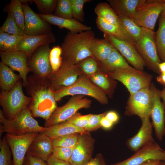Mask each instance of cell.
I'll return each mask as SVG.
<instances>
[{"instance_id": "44", "label": "cell", "mask_w": 165, "mask_h": 165, "mask_svg": "<svg viewBox=\"0 0 165 165\" xmlns=\"http://www.w3.org/2000/svg\"><path fill=\"white\" fill-rule=\"evenodd\" d=\"M73 148L57 147L53 148L52 155L55 158L69 162Z\"/></svg>"}, {"instance_id": "41", "label": "cell", "mask_w": 165, "mask_h": 165, "mask_svg": "<svg viewBox=\"0 0 165 165\" xmlns=\"http://www.w3.org/2000/svg\"><path fill=\"white\" fill-rule=\"evenodd\" d=\"M73 18L79 22L84 20L83 7L86 3L90 0H70Z\"/></svg>"}, {"instance_id": "23", "label": "cell", "mask_w": 165, "mask_h": 165, "mask_svg": "<svg viewBox=\"0 0 165 165\" xmlns=\"http://www.w3.org/2000/svg\"><path fill=\"white\" fill-rule=\"evenodd\" d=\"M43 20L49 24L65 28L73 33H78L92 30V28L85 25L73 18H66L57 16L53 14L38 13Z\"/></svg>"}, {"instance_id": "58", "label": "cell", "mask_w": 165, "mask_h": 165, "mask_svg": "<svg viewBox=\"0 0 165 165\" xmlns=\"http://www.w3.org/2000/svg\"><path fill=\"white\" fill-rule=\"evenodd\" d=\"M160 165H165V161H161Z\"/></svg>"}, {"instance_id": "16", "label": "cell", "mask_w": 165, "mask_h": 165, "mask_svg": "<svg viewBox=\"0 0 165 165\" xmlns=\"http://www.w3.org/2000/svg\"><path fill=\"white\" fill-rule=\"evenodd\" d=\"M95 139L89 132L80 134L69 162L72 165H85L93 158Z\"/></svg>"}, {"instance_id": "1", "label": "cell", "mask_w": 165, "mask_h": 165, "mask_svg": "<svg viewBox=\"0 0 165 165\" xmlns=\"http://www.w3.org/2000/svg\"><path fill=\"white\" fill-rule=\"evenodd\" d=\"M27 82L25 87L31 97L28 107L32 116L47 120L57 107L48 79L34 75L27 78Z\"/></svg>"}, {"instance_id": "28", "label": "cell", "mask_w": 165, "mask_h": 165, "mask_svg": "<svg viewBox=\"0 0 165 165\" xmlns=\"http://www.w3.org/2000/svg\"><path fill=\"white\" fill-rule=\"evenodd\" d=\"M96 23L97 28L104 34L112 35L119 39L128 42L134 46L135 43L129 36L118 27L98 17L96 18Z\"/></svg>"}, {"instance_id": "56", "label": "cell", "mask_w": 165, "mask_h": 165, "mask_svg": "<svg viewBox=\"0 0 165 165\" xmlns=\"http://www.w3.org/2000/svg\"><path fill=\"white\" fill-rule=\"evenodd\" d=\"M160 96L161 99H162L163 102L165 106V86H164L162 90H160Z\"/></svg>"}, {"instance_id": "51", "label": "cell", "mask_w": 165, "mask_h": 165, "mask_svg": "<svg viewBox=\"0 0 165 165\" xmlns=\"http://www.w3.org/2000/svg\"><path fill=\"white\" fill-rule=\"evenodd\" d=\"M114 123L107 119L105 116L101 119V127L105 129H109L112 127Z\"/></svg>"}, {"instance_id": "31", "label": "cell", "mask_w": 165, "mask_h": 165, "mask_svg": "<svg viewBox=\"0 0 165 165\" xmlns=\"http://www.w3.org/2000/svg\"><path fill=\"white\" fill-rule=\"evenodd\" d=\"M155 38L159 57L162 62L165 61V19L160 16L158 27L155 32Z\"/></svg>"}, {"instance_id": "26", "label": "cell", "mask_w": 165, "mask_h": 165, "mask_svg": "<svg viewBox=\"0 0 165 165\" xmlns=\"http://www.w3.org/2000/svg\"><path fill=\"white\" fill-rule=\"evenodd\" d=\"M114 48L113 45L105 39L95 38L92 43L90 50L93 57L102 62L108 58Z\"/></svg>"}, {"instance_id": "20", "label": "cell", "mask_w": 165, "mask_h": 165, "mask_svg": "<svg viewBox=\"0 0 165 165\" xmlns=\"http://www.w3.org/2000/svg\"><path fill=\"white\" fill-rule=\"evenodd\" d=\"M141 122L137 133L126 142L127 147L133 152H136L146 145L155 142L152 136L153 126L150 118L141 120Z\"/></svg>"}, {"instance_id": "12", "label": "cell", "mask_w": 165, "mask_h": 165, "mask_svg": "<svg viewBox=\"0 0 165 165\" xmlns=\"http://www.w3.org/2000/svg\"><path fill=\"white\" fill-rule=\"evenodd\" d=\"M28 0H22L24 17V34L41 35L53 34L49 24L42 19L30 7Z\"/></svg>"}, {"instance_id": "9", "label": "cell", "mask_w": 165, "mask_h": 165, "mask_svg": "<svg viewBox=\"0 0 165 165\" xmlns=\"http://www.w3.org/2000/svg\"><path fill=\"white\" fill-rule=\"evenodd\" d=\"M165 0H142L137 7L133 20L140 27L154 31Z\"/></svg>"}, {"instance_id": "19", "label": "cell", "mask_w": 165, "mask_h": 165, "mask_svg": "<svg viewBox=\"0 0 165 165\" xmlns=\"http://www.w3.org/2000/svg\"><path fill=\"white\" fill-rule=\"evenodd\" d=\"M104 36L134 68L143 71L145 63L134 45L110 35L104 34Z\"/></svg>"}, {"instance_id": "59", "label": "cell", "mask_w": 165, "mask_h": 165, "mask_svg": "<svg viewBox=\"0 0 165 165\" xmlns=\"http://www.w3.org/2000/svg\"><path fill=\"white\" fill-rule=\"evenodd\" d=\"M12 165H13V164H12Z\"/></svg>"}, {"instance_id": "55", "label": "cell", "mask_w": 165, "mask_h": 165, "mask_svg": "<svg viewBox=\"0 0 165 165\" xmlns=\"http://www.w3.org/2000/svg\"><path fill=\"white\" fill-rule=\"evenodd\" d=\"M160 74L165 73V61L161 62L158 65Z\"/></svg>"}, {"instance_id": "49", "label": "cell", "mask_w": 165, "mask_h": 165, "mask_svg": "<svg viewBox=\"0 0 165 165\" xmlns=\"http://www.w3.org/2000/svg\"><path fill=\"white\" fill-rule=\"evenodd\" d=\"M46 162L47 165H72L69 162L58 159L52 155Z\"/></svg>"}, {"instance_id": "2", "label": "cell", "mask_w": 165, "mask_h": 165, "mask_svg": "<svg viewBox=\"0 0 165 165\" xmlns=\"http://www.w3.org/2000/svg\"><path fill=\"white\" fill-rule=\"evenodd\" d=\"M95 38L94 32L92 30L78 33L68 32L61 46L62 63L77 64L93 57L90 48Z\"/></svg>"}, {"instance_id": "7", "label": "cell", "mask_w": 165, "mask_h": 165, "mask_svg": "<svg viewBox=\"0 0 165 165\" xmlns=\"http://www.w3.org/2000/svg\"><path fill=\"white\" fill-rule=\"evenodd\" d=\"M141 35L134 46L147 68L159 75L158 65L161 62L156 44L154 31L142 28Z\"/></svg>"}, {"instance_id": "10", "label": "cell", "mask_w": 165, "mask_h": 165, "mask_svg": "<svg viewBox=\"0 0 165 165\" xmlns=\"http://www.w3.org/2000/svg\"><path fill=\"white\" fill-rule=\"evenodd\" d=\"M152 105L150 86L130 94L127 103L125 114L127 116L137 115L141 120L150 118Z\"/></svg>"}, {"instance_id": "6", "label": "cell", "mask_w": 165, "mask_h": 165, "mask_svg": "<svg viewBox=\"0 0 165 165\" xmlns=\"http://www.w3.org/2000/svg\"><path fill=\"white\" fill-rule=\"evenodd\" d=\"M20 79L9 91L2 90L0 94V104L6 117L9 119L14 118L21 111L28 107L31 97L24 95Z\"/></svg>"}, {"instance_id": "13", "label": "cell", "mask_w": 165, "mask_h": 165, "mask_svg": "<svg viewBox=\"0 0 165 165\" xmlns=\"http://www.w3.org/2000/svg\"><path fill=\"white\" fill-rule=\"evenodd\" d=\"M152 96V105L150 114L156 135L161 141L165 134V106L161 101L160 90L153 83L150 86Z\"/></svg>"}, {"instance_id": "43", "label": "cell", "mask_w": 165, "mask_h": 165, "mask_svg": "<svg viewBox=\"0 0 165 165\" xmlns=\"http://www.w3.org/2000/svg\"><path fill=\"white\" fill-rule=\"evenodd\" d=\"M92 114L82 115L77 112L66 121L79 128L85 130L86 127L89 119Z\"/></svg>"}, {"instance_id": "40", "label": "cell", "mask_w": 165, "mask_h": 165, "mask_svg": "<svg viewBox=\"0 0 165 165\" xmlns=\"http://www.w3.org/2000/svg\"><path fill=\"white\" fill-rule=\"evenodd\" d=\"M78 64L83 73L89 77L97 72L98 63L97 60L93 57L86 59Z\"/></svg>"}, {"instance_id": "46", "label": "cell", "mask_w": 165, "mask_h": 165, "mask_svg": "<svg viewBox=\"0 0 165 165\" xmlns=\"http://www.w3.org/2000/svg\"><path fill=\"white\" fill-rule=\"evenodd\" d=\"M106 112L98 114H92L90 117L87 125L85 130L87 132L97 130L101 127V121L102 118L105 116Z\"/></svg>"}, {"instance_id": "35", "label": "cell", "mask_w": 165, "mask_h": 165, "mask_svg": "<svg viewBox=\"0 0 165 165\" xmlns=\"http://www.w3.org/2000/svg\"><path fill=\"white\" fill-rule=\"evenodd\" d=\"M0 31H2L11 35H18L23 36V30L18 26L13 15L8 13L7 17L0 27Z\"/></svg>"}, {"instance_id": "30", "label": "cell", "mask_w": 165, "mask_h": 165, "mask_svg": "<svg viewBox=\"0 0 165 165\" xmlns=\"http://www.w3.org/2000/svg\"><path fill=\"white\" fill-rule=\"evenodd\" d=\"M94 12L97 17L118 27L127 33L121 25L119 17L109 4L105 2L99 3L95 7Z\"/></svg>"}, {"instance_id": "34", "label": "cell", "mask_w": 165, "mask_h": 165, "mask_svg": "<svg viewBox=\"0 0 165 165\" xmlns=\"http://www.w3.org/2000/svg\"><path fill=\"white\" fill-rule=\"evenodd\" d=\"M6 11L13 15L17 24L24 31V17L22 0H12L7 6Z\"/></svg>"}, {"instance_id": "11", "label": "cell", "mask_w": 165, "mask_h": 165, "mask_svg": "<svg viewBox=\"0 0 165 165\" xmlns=\"http://www.w3.org/2000/svg\"><path fill=\"white\" fill-rule=\"evenodd\" d=\"M83 74L79 64L62 63L59 69L52 73L47 78L54 91L61 87L72 85L79 76Z\"/></svg>"}, {"instance_id": "54", "label": "cell", "mask_w": 165, "mask_h": 165, "mask_svg": "<svg viewBox=\"0 0 165 165\" xmlns=\"http://www.w3.org/2000/svg\"><path fill=\"white\" fill-rule=\"evenodd\" d=\"M161 161L156 160H149L140 165H160Z\"/></svg>"}, {"instance_id": "3", "label": "cell", "mask_w": 165, "mask_h": 165, "mask_svg": "<svg viewBox=\"0 0 165 165\" xmlns=\"http://www.w3.org/2000/svg\"><path fill=\"white\" fill-rule=\"evenodd\" d=\"M0 137L2 134L20 135L31 133H42L46 127L40 126L32 116L28 107L21 111L14 118H6L0 110Z\"/></svg>"}, {"instance_id": "4", "label": "cell", "mask_w": 165, "mask_h": 165, "mask_svg": "<svg viewBox=\"0 0 165 165\" xmlns=\"http://www.w3.org/2000/svg\"><path fill=\"white\" fill-rule=\"evenodd\" d=\"M53 94L57 102L67 96L82 95L92 97L102 105L108 103L105 92L95 84L85 74L79 76L72 85L53 91Z\"/></svg>"}, {"instance_id": "5", "label": "cell", "mask_w": 165, "mask_h": 165, "mask_svg": "<svg viewBox=\"0 0 165 165\" xmlns=\"http://www.w3.org/2000/svg\"><path fill=\"white\" fill-rule=\"evenodd\" d=\"M107 73L110 77L122 83L127 88L130 94L149 87L152 78L151 75L131 67L117 68Z\"/></svg>"}, {"instance_id": "21", "label": "cell", "mask_w": 165, "mask_h": 165, "mask_svg": "<svg viewBox=\"0 0 165 165\" xmlns=\"http://www.w3.org/2000/svg\"><path fill=\"white\" fill-rule=\"evenodd\" d=\"M53 34L41 35H29L24 34L16 50L25 53L29 58L39 46L55 42Z\"/></svg>"}, {"instance_id": "47", "label": "cell", "mask_w": 165, "mask_h": 165, "mask_svg": "<svg viewBox=\"0 0 165 165\" xmlns=\"http://www.w3.org/2000/svg\"><path fill=\"white\" fill-rule=\"evenodd\" d=\"M23 165H47L46 162L39 158L26 154Z\"/></svg>"}, {"instance_id": "15", "label": "cell", "mask_w": 165, "mask_h": 165, "mask_svg": "<svg viewBox=\"0 0 165 165\" xmlns=\"http://www.w3.org/2000/svg\"><path fill=\"white\" fill-rule=\"evenodd\" d=\"M50 50V44L42 45L37 48L28 58L31 72L34 75L47 78L52 73L49 58Z\"/></svg>"}, {"instance_id": "22", "label": "cell", "mask_w": 165, "mask_h": 165, "mask_svg": "<svg viewBox=\"0 0 165 165\" xmlns=\"http://www.w3.org/2000/svg\"><path fill=\"white\" fill-rule=\"evenodd\" d=\"M53 148L52 140L46 135L40 133L30 144L27 154L46 162L52 155Z\"/></svg>"}, {"instance_id": "36", "label": "cell", "mask_w": 165, "mask_h": 165, "mask_svg": "<svg viewBox=\"0 0 165 165\" xmlns=\"http://www.w3.org/2000/svg\"><path fill=\"white\" fill-rule=\"evenodd\" d=\"M80 134L75 133L60 137L52 140L53 147L74 148Z\"/></svg>"}, {"instance_id": "18", "label": "cell", "mask_w": 165, "mask_h": 165, "mask_svg": "<svg viewBox=\"0 0 165 165\" xmlns=\"http://www.w3.org/2000/svg\"><path fill=\"white\" fill-rule=\"evenodd\" d=\"M1 62L9 67L13 71L19 73L23 81V85L27 84V75L31 72L28 64V58L23 52L14 50L9 51H0Z\"/></svg>"}, {"instance_id": "39", "label": "cell", "mask_w": 165, "mask_h": 165, "mask_svg": "<svg viewBox=\"0 0 165 165\" xmlns=\"http://www.w3.org/2000/svg\"><path fill=\"white\" fill-rule=\"evenodd\" d=\"M62 54V49L59 46H55L51 49L49 58L52 73L56 72L61 67L63 61Z\"/></svg>"}, {"instance_id": "29", "label": "cell", "mask_w": 165, "mask_h": 165, "mask_svg": "<svg viewBox=\"0 0 165 165\" xmlns=\"http://www.w3.org/2000/svg\"><path fill=\"white\" fill-rule=\"evenodd\" d=\"M101 68L106 72L113 71L118 68H129L131 67L125 59L114 47L108 58L101 62Z\"/></svg>"}, {"instance_id": "53", "label": "cell", "mask_w": 165, "mask_h": 165, "mask_svg": "<svg viewBox=\"0 0 165 165\" xmlns=\"http://www.w3.org/2000/svg\"><path fill=\"white\" fill-rule=\"evenodd\" d=\"M156 80L161 84L165 86V73L159 75L157 77Z\"/></svg>"}, {"instance_id": "50", "label": "cell", "mask_w": 165, "mask_h": 165, "mask_svg": "<svg viewBox=\"0 0 165 165\" xmlns=\"http://www.w3.org/2000/svg\"><path fill=\"white\" fill-rule=\"evenodd\" d=\"M105 116L114 124L118 122L119 116L118 114L114 111H110L106 113Z\"/></svg>"}, {"instance_id": "27", "label": "cell", "mask_w": 165, "mask_h": 165, "mask_svg": "<svg viewBox=\"0 0 165 165\" xmlns=\"http://www.w3.org/2000/svg\"><path fill=\"white\" fill-rule=\"evenodd\" d=\"M21 79L9 67L0 63V86L2 90L8 91L12 89Z\"/></svg>"}, {"instance_id": "45", "label": "cell", "mask_w": 165, "mask_h": 165, "mask_svg": "<svg viewBox=\"0 0 165 165\" xmlns=\"http://www.w3.org/2000/svg\"><path fill=\"white\" fill-rule=\"evenodd\" d=\"M23 36L18 35H11L6 40L0 51H9L16 50Z\"/></svg>"}, {"instance_id": "38", "label": "cell", "mask_w": 165, "mask_h": 165, "mask_svg": "<svg viewBox=\"0 0 165 165\" xmlns=\"http://www.w3.org/2000/svg\"><path fill=\"white\" fill-rule=\"evenodd\" d=\"M54 15L62 18H73L70 0H57Z\"/></svg>"}, {"instance_id": "24", "label": "cell", "mask_w": 165, "mask_h": 165, "mask_svg": "<svg viewBox=\"0 0 165 165\" xmlns=\"http://www.w3.org/2000/svg\"><path fill=\"white\" fill-rule=\"evenodd\" d=\"M107 1L118 17L133 19L136 10L142 0H109Z\"/></svg>"}, {"instance_id": "8", "label": "cell", "mask_w": 165, "mask_h": 165, "mask_svg": "<svg viewBox=\"0 0 165 165\" xmlns=\"http://www.w3.org/2000/svg\"><path fill=\"white\" fill-rule=\"evenodd\" d=\"M91 104V101L84 95L73 96L64 105L57 107L49 119L45 121L44 127L65 122L80 109L89 108Z\"/></svg>"}, {"instance_id": "37", "label": "cell", "mask_w": 165, "mask_h": 165, "mask_svg": "<svg viewBox=\"0 0 165 165\" xmlns=\"http://www.w3.org/2000/svg\"><path fill=\"white\" fill-rule=\"evenodd\" d=\"M0 165L13 164V160L11 159L12 152L5 136L0 139Z\"/></svg>"}, {"instance_id": "57", "label": "cell", "mask_w": 165, "mask_h": 165, "mask_svg": "<svg viewBox=\"0 0 165 165\" xmlns=\"http://www.w3.org/2000/svg\"><path fill=\"white\" fill-rule=\"evenodd\" d=\"M160 16L165 19V2H164L161 13Z\"/></svg>"}, {"instance_id": "48", "label": "cell", "mask_w": 165, "mask_h": 165, "mask_svg": "<svg viewBox=\"0 0 165 165\" xmlns=\"http://www.w3.org/2000/svg\"><path fill=\"white\" fill-rule=\"evenodd\" d=\"M85 165H107V164L102 155L99 153Z\"/></svg>"}, {"instance_id": "32", "label": "cell", "mask_w": 165, "mask_h": 165, "mask_svg": "<svg viewBox=\"0 0 165 165\" xmlns=\"http://www.w3.org/2000/svg\"><path fill=\"white\" fill-rule=\"evenodd\" d=\"M119 17L124 31L135 44L141 35V27L137 24L132 19L124 17Z\"/></svg>"}, {"instance_id": "42", "label": "cell", "mask_w": 165, "mask_h": 165, "mask_svg": "<svg viewBox=\"0 0 165 165\" xmlns=\"http://www.w3.org/2000/svg\"><path fill=\"white\" fill-rule=\"evenodd\" d=\"M38 9L45 15L53 14L55 11L57 2L56 0H33Z\"/></svg>"}, {"instance_id": "52", "label": "cell", "mask_w": 165, "mask_h": 165, "mask_svg": "<svg viewBox=\"0 0 165 165\" xmlns=\"http://www.w3.org/2000/svg\"><path fill=\"white\" fill-rule=\"evenodd\" d=\"M11 35L9 33L0 31V49L2 48L4 43Z\"/></svg>"}, {"instance_id": "33", "label": "cell", "mask_w": 165, "mask_h": 165, "mask_svg": "<svg viewBox=\"0 0 165 165\" xmlns=\"http://www.w3.org/2000/svg\"><path fill=\"white\" fill-rule=\"evenodd\" d=\"M91 81L108 95L112 94L115 84L112 80L104 74L97 72L89 77Z\"/></svg>"}, {"instance_id": "17", "label": "cell", "mask_w": 165, "mask_h": 165, "mask_svg": "<svg viewBox=\"0 0 165 165\" xmlns=\"http://www.w3.org/2000/svg\"><path fill=\"white\" fill-rule=\"evenodd\" d=\"M150 160L165 161V151L155 141L145 146L130 158L112 165H140Z\"/></svg>"}, {"instance_id": "14", "label": "cell", "mask_w": 165, "mask_h": 165, "mask_svg": "<svg viewBox=\"0 0 165 165\" xmlns=\"http://www.w3.org/2000/svg\"><path fill=\"white\" fill-rule=\"evenodd\" d=\"M39 134L31 133L20 135L6 134L5 137L11 149L14 165H23L30 144Z\"/></svg>"}, {"instance_id": "25", "label": "cell", "mask_w": 165, "mask_h": 165, "mask_svg": "<svg viewBox=\"0 0 165 165\" xmlns=\"http://www.w3.org/2000/svg\"><path fill=\"white\" fill-rule=\"evenodd\" d=\"M86 132L84 129L65 121L46 127L44 132L42 133L46 135L53 140L66 135L75 133L83 134Z\"/></svg>"}]
</instances>
